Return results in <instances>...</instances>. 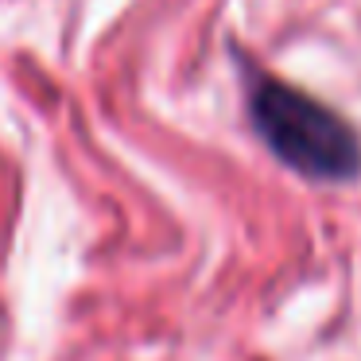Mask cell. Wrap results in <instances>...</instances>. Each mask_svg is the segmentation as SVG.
<instances>
[{
    "mask_svg": "<svg viewBox=\"0 0 361 361\" xmlns=\"http://www.w3.org/2000/svg\"><path fill=\"white\" fill-rule=\"evenodd\" d=\"M252 121L264 144L307 179H350L361 167V144L338 113L295 86L260 78L252 90Z\"/></svg>",
    "mask_w": 361,
    "mask_h": 361,
    "instance_id": "1",
    "label": "cell"
}]
</instances>
